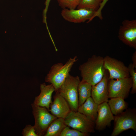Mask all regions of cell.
Listing matches in <instances>:
<instances>
[{"instance_id": "cell-6", "label": "cell", "mask_w": 136, "mask_h": 136, "mask_svg": "<svg viewBox=\"0 0 136 136\" xmlns=\"http://www.w3.org/2000/svg\"><path fill=\"white\" fill-rule=\"evenodd\" d=\"M64 121L67 126L82 132H95V123L78 111H71L64 119Z\"/></svg>"}, {"instance_id": "cell-10", "label": "cell", "mask_w": 136, "mask_h": 136, "mask_svg": "<svg viewBox=\"0 0 136 136\" xmlns=\"http://www.w3.org/2000/svg\"><path fill=\"white\" fill-rule=\"evenodd\" d=\"M95 11L85 9H63L61 16L65 20L74 23H80L88 21L90 22Z\"/></svg>"}, {"instance_id": "cell-19", "label": "cell", "mask_w": 136, "mask_h": 136, "mask_svg": "<svg viewBox=\"0 0 136 136\" xmlns=\"http://www.w3.org/2000/svg\"><path fill=\"white\" fill-rule=\"evenodd\" d=\"M103 0H81L77 9L83 8L97 11Z\"/></svg>"}, {"instance_id": "cell-4", "label": "cell", "mask_w": 136, "mask_h": 136, "mask_svg": "<svg viewBox=\"0 0 136 136\" xmlns=\"http://www.w3.org/2000/svg\"><path fill=\"white\" fill-rule=\"evenodd\" d=\"M113 129L111 136H117L123 131L131 129L136 132V110L128 109L114 116Z\"/></svg>"}, {"instance_id": "cell-22", "label": "cell", "mask_w": 136, "mask_h": 136, "mask_svg": "<svg viewBox=\"0 0 136 136\" xmlns=\"http://www.w3.org/2000/svg\"><path fill=\"white\" fill-rule=\"evenodd\" d=\"M129 74L132 79V85L131 93L134 94L136 92V71L132 63H130L127 67Z\"/></svg>"}, {"instance_id": "cell-2", "label": "cell", "mask_w": 136, "mask_h": 136, "mask_svg": "<svg viewBox=\"0 0 136 136\" xmlns=\"http://www.w3.org/2000/svg\"><path fill=\"white\" fill-rule=\"evenodd\" d=\"M80 81L78 76L74 77L69 74L60 87L55 92L65 98L72 111H77L79 107L78 87Z\"/></svg>"}, {"instance_id": "cell-18", "label": "cell", "mask_w": 136, "mask_h": 136, "mask_svg": "<svg viewBox=\"0 0 136 136\" xmlns=\"http://www.w3.org/2000/svg\"><path fill=\"white\" fill-rule=\"evenodd\" d=\"M92 86L85 81H80L78 87L79 106L82 104L88 98L91 97Z\"/></svg>"}, {"instance_id": "cell-25", "label": "cell", "mask_w": 136, "mask_h": 136, "mask_svg": "<svg viewBox=\"0 0 136 136\" xmlns=\"http://www.w3.org/2000/svg\"><path fill=\"white\" fill-rule=\"evenodd\" d=\"M51 0H46L45 3V7L43 13V22L46 25L47 29H48L47 21V14Z\"/></svg>"}, {"instance_id": "cell-13", "label": "cell", "mask_w": 136, "mask_h": 136, "mask_svg": "<svg viewBox=\"0 0 136 136\" xmlns=\"http://www.w3.org/2000/svg\"><path fill=\"white\" fill-rule=\"evenodd\" d=\"M53 98V101L50 105L49 111L57 118L64 119L71 111L69 104L57 92H56Z\"/></svg>"}, {"instance_id": "cell-5", "label": "cell", "mask_w": 136, "mask_h": 136, "mask_svg": "<svg viewBox=\"0 0 136 136\" xmlns=\"http://www.w3.org/2000/svg\"><path fill=\"white\" fill-rule=\"evenodd\" d=\"M35 123L33 126L38 136H44L51 123L57 118L51 114L45 107L31 104Z\"/></svg>"}, {"instance_id": "cell-11", "label": "cell", "mask_w": 136, "mask_h": 136, "mask_svg": "<svg viewBox=\"0 0 136 136\" xmlns=\"http://www.w3.org/2000/svg\"><path fill=\"white\" fill-rule=\"evenodd\" d=\"M109 74L106 70L101 80L92 86L91 96L98 105L104 102H107L108 98V82Z\"/></svg>"}, {"instance_id": "cell-8", "label": "cell", "mask_w": 136, "mask_h": 136, "mask_svg": "<svg viewBox=\"0 0 136 136\" xmlns=\"http://www.w3.org/2000/svg\"><path fill=\"white\" fill-rule=\"evenodd\" d=\"M118 38L129 47L136 49V20L125 19L119 27Z\"/></svg>"}, {"instance_id": "cell-21", "label": "cell", "mask_w": 136, "mask_h": 136, "mask_svg": "<svg viewBox=\"0 0 136 136\" xmlns=\"http://www.w3.org/2000/svg\"><path fill=\"white\" fill-rule=\"evenodd\" d=\"M90 133L82 132L75 129H71L66 126L62 131L60 136H88Z\"/></svg>"}, {"instance_id": "cell-9", "label": "cell", "mask_w": 136, "mask_h": 136, "mask_svg": "<svg viewBox=\"0 0 136 136\" xmlns=\"http://www.w3.org/2000/svg\"><path fill=\"white\" fill-rule=\"evenodd\" d=\"M104 58V66L109 72V79H118L130 76L127 67L122 62L108 55Z\"/></svg>"}, {"instance_id": "cell-16", "label": "cell", "mask_w": 136, "mask_h": 136, "mask_svg": "<svg viewBox=\"0 0 136 136\" xmlns=\"http://www.w3.org/2000/svg\"><path fill=\"white\" fill-rule=\"evenodd\" d=\"M67 125L64 119L57 118L54 120L48 127L44 136H60L63 129Z\"/></svg>"}, {"instance_id": "cell-3", "label": "cell", "mask_w": 136, "mask_h": 136, "mask_svg": "<svg viewBox=\"0 0 136 136\" xmlns=\"http://www.w3.org/2000/svg\"><path fill=\"white\" fill-rule=\"evenodd\" d=\"M78 60L76 56L71 58L64 64L58 63L51 67L45 77V81L52 84L57 91L69 74L73 65Z\"/></svg>"}, {"instance_id": "cell-26", "label": "cell", "mask_w": 136, "mask_h": 136, "mask_svg": "<svg viewBox=\"0 0 136 136\" xmlns=\"http://www.w3.org/2000/svg\"><path fill=\"white\" fill-rule=\"evenodd\" d=\"M132 63L134 68H136V51H135L133 54L132 57Z\"/></svg>"}, {"instance_id": "cell-17", "label": "cell", "mask_w": 136, "mask_h": 136, "mask_svg": "<svg viewBox=\"0 0 136 136\" xmlns=\"http://www.w3.org/2000/svg\"><path fill=\"white\" fill-rule=\"evenodd\" d=\"M110 98L108 103L113 115H117L127 109L128 104L123 98L121 97Z\"/></svg>"}, {"instance_id": "cell-12", "label": "cell", "mask_w": 136, "mask_h": 136, "mask_svg": "<svg viewBox=\"0 0 136 136\" xmlns=\"http://www.w3.org/2000/svg\"><path fill=\"white\" fill-rule=\"evenodd\" d=\"M114 116L112 113L108 103L104 102L98 105L97 115L95 122V129L100 131L111 125Z\"/></svg>"}, {"instance_id": "cell-23", "label": "cell", "mask_w": 136, "mask_h": 136, "mask_svg": "<svg viewBox=\"0 0 136 136\" xmlns=\"http://www.w3.org/2000/svg\"><path fill=\"white\" fill-rule=\"evenodd\" d=\"M22 134L23 136H38L36 133L34 126L27 125L23 129Z\"/></svg>"}, {"instance_id": "cell-14", "label": "cell", "mask_w": 136, "mask_h": 136, "mask_svg": "<svg viewBox=\"0 0 136 136\" xmlns=\"http://www.w3.org/2000/svg\"><path fill=\"white\" fill-rule=\"evenodd\" d=\"M41 92L35 97L33 104L40 107L46 108L49 111L50 105L52 101V96L55 89L51 84L47 85L44 83L40 85Z\"/></svg>"}, {"instance_id": "cell-1", "label": "cell", "mask_w": 136, "mask_h": 136, "mask_svg": "<svg viewBox=\"0 0 136 136\" xmlns=\"http://www.w3.org/2000/svg\"><path fill=\"white\" fill-rule=\"evenodd\" d=\"M79 69L82 77L81 81H85L92 86L101 80L106 70L104 57L94 55L81 65Z\"/></svg>"}, {"instance_id": "cell-20", "label": "cell", "mask_w": 136, "mask_h": 136, "mask_svg": "<svg viewBox=\"0 0 136 136\" xmlns=\"http://www.w3.org/2000/svg\"><path fill=\"white\" fill-rule=\"evenodd\" d=\"M81 0H57L58 5L62 8L75 9Z\"/></svg>"}, {"instance_id": "cell-24", "label": "cell", "mask_w": 136, "mask_h": 136, "mask_svg": "<svg viewBox=\"0 0 136 136\" xmlns=\"http://www.w3.org/2000/svg\"><path fill=\"white\" fill-rule=\"evenodd\" d=\"M108 0H103L100 5L99 8L97 11L95 12V14L92 17L91 20H92L93 18L96 17H98L101 20L103 19L101 13L102 10Z\"/></svg>"}, {"instance_id": "cell-7", "label": "cell", "mask_w": 136, "mask_h": 136, "mask_svg": "<svg viewBox=\"0 0 136 136\" xmlns=\"http://www.w3.org/2000/svg\"><path fill=\"white\" fill-rule=\"evenodd\" d=\"M132 85V80L130 76L116 80L109 79L108 82L109 98H126L129 95Z\"/></svg>"}, {"instance_id": "cell-15", "label": "cell", "mask_w": 136, "mask_h": 136, "mask_svg": "<svg viewBox=\"0 0 136 136\" xmlns=\"http://www.w3.org/2000/svg\"><path fill=\"white\" fill-rule=\"evenodd\" d=\"M98 105L91 97L88 98L79 107L77 111L95 122L97 115Z\"/></svg>"}]
</instances>
